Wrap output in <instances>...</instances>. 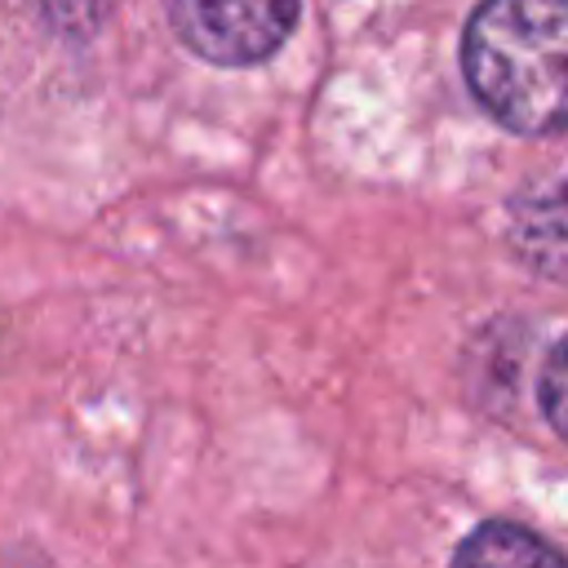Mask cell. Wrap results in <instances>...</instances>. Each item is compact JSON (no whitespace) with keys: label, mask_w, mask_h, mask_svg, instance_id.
Returning <instances> with one entry per match:
<instances>
[{"label":"cell","mask_w":568,"mask_h":568,"mask_svg":"<svg viewBox=\"0 0 568 568\" xmlns=\"http://www.w3.org/2000/svg\"><path fill=\"white\" fill-rule=\"evenodd\" d=\"M44 9L62 27H93L98 13L106 9V0H44Z\"/></svg>","instance_id":"6"},{"label":"cell","mask_w":568,"mask_h":568,"mask_svg":"<svg viewBox=\"0 0 568 568\" xmlns=\"http://www.w3.org/2000/svg\"><path fill=\"white\" fill-rule=\"evenodd\" d=\"M541 404H546V417L550 426L568 439V337L550 351L546 359V373H541Z\"/></svg>","instance_id":"5"},{"label":"cell","mask_w":568,"mask_h":568,"mask_svg":"<svg viewBox=\"0 0 568 568\" xmlns=\"http://www.w3.org/2000/svg\"><path fill=\"white\" fill-rule=\"evenodd\" d=\"M510 240L528 266L568 280V178L541 182L510 204Z\"/></svg>","instance_id":"3"},{"label":"cell","mask_w":568,"mask_h":568,"mask_svg":"<svg viewBox=\"0 0 568 568\" xmlns=\"http://www.w3.org/2000/svg\"><path fill=\"white\" fill-rule=\"evenodd\" d=\"M462 67L506 129H568V0H484L466 27Z\"/></svg>","instance_id":"1"},{"label":"cell","mask_w":568,"mask_h":568,"mask_svg":"<svg viewBox=\"0 0 568 568\" xmlns=\"http://www.w3.org/2000/svg\"><path fill=\"white\" fill-rule=\"evenodd\" d=\"M457 559L462 564H559V555L546 541H537L532 532L510 528V524L479 528L475 537H466L457 546Z\"/></svg>","instance_id":"4"},{"label":"cell","mask_w":568,"mask_h":568,"mask_svg":"<svg viewBox=\"0 0 568 568\" xmlns=\"http://www.w3.org/2000/svg\"><path fill=\"white\" fill-rule=\"evenodd\" d=\"M169 13L209 62H257L293 31L297 0H169Z\"/></svg>","instance_id":"2"}]
</instances>
